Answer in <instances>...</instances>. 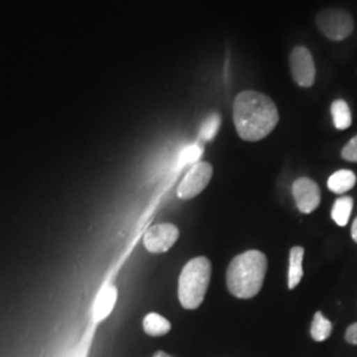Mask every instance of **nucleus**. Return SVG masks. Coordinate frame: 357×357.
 <instances>
[{
  "instance_id": "f8f14e48",
  "label": "nucleus",
  "mask_w": 357,
  "mask_h": 357,
  "mask_svg": "<svg viewBox=\"0 0 357 357\" xmlns=\"http://www.w3.org/2000/svg\"><path fill=\"white\" fill-rule=\"evenodd\" d=\"M143 330L150 336H165L171 331V323L160 314L150 312L143 319Z\"/></svg>"
},
{
  "instance_id": "f03ea898",
  "label": "nucleus",
  "mask_w": 357,
  "mask_h": 357,
  "mask_svg": "<svg viewBox=\"0 0 357 357\" xmlns=\"http://www.w3.org/2000/svg\"><path fill=\"white\" fill-rule=\"evenodd\" d=\"M268 271L266 255L249 250L231 259L227 271V284L231 295L238 299L255 298L261 291Z\"/></svg>"
},
{
  "instance_id": "aec40b11",
  "label": "nucleus",
  "mask_w": 357,
  "mask_h": 357,
  "mask_svg": "<svg viewBox=\"0 0 357 357\" xmlns=\"http://www.w3.org/2000/svg\"><path fill=\"white\" fill-rule=\"evenodd\" d=\"M351 236H352L354 241H355V243H357V217L356 218H355L354 224H352V228H351Z\"/></svg>"
},
{
  "instance_id": "6e6552de",
  "label": "nucleus",
  "mask_w": 357,
  "mask_h": 357,
  "mask_svg": "<svg viewBox=\"0 0 357 357\" xmlns=\"http://www.w3.org/2000/svg\"><path fill=\"white\" fill-rule=\"evenodd\" d=\"M293 196L296 208L306 215L312 213L319 206L321 200L319 185L308 178H301L294 181Z\"/></svg>"
},
{
  "instance_id": "dca6fc26",
  "label": "nucleus",
  "mask_w": 357,
  "mask_h": 357,
  "mask_svg": "<svg viewBox=\"0 0 357 357\" xmlns=\"http://www.w3.org/2000/svg\"><path fill=\"white\" fill-rule=\"evenodd\" d=\"M220 115L212 114L204 123L202 125V128L199 131V141L209 142L212 141L216 137L217 131L220 128Z\"/></svg>"
},
{
  "instance_id": "39448f33",
  "label": "nucleus",
  "mask_w": 357,
  "mask_h": 357,
  "mask_svg": "<svg viewBox=\"0 0 357 357\" xmlns=\"http://www.w3.org/2000/svg\"><path fill=\"white\" fill-rule=\"evenodd\" d=\"M213 175V168L206 162H197L190 168L178 184V196L183 200L193 199L204 191Z\"/></svg>"
},
{
  "instance_id": "a211bd4d",
  "label": "nucleus",
  "mask_w": 357,
  "mask_h": 357,
  "mask_svg": "<svg viewBox=\"0 0 357 357\" xmlns=\"http://www.w3.org/2000/svg\"><path fill=\"white\" fill-rule=\"evenodd\" d=\"M342 156L344 160L357 163V135L348 142L342 150Z\"/></svg>"
},
{
  "instance_id": "4468645a",
  "label": "nucleus",
  "mask_w": 357,
  "mask_h": 357,
  "mask_svg": "<svg viewBox=\"0 0 357 357\" xmlns=\"http://www.w3.org/2000/svg\"><path fill=\"white\" fill-rule=\"evenodd\" d=\"M333 125L337 130H347L352 125V114L348 103L343 100H336L331 105Z\"/></svg>"
},
{
  "instance_id": "20e7f679",
  "label": "nucleus",
  "mask_w": 357,
  "mask_h": 357,
  "mask_svg": "<svg viewBox=\"0 0 357 357\" xmlns=\"http://www.w3.org/2000/svg\"><path fill=\"white\" fill-rule=\"evenodd\" d=\"M317 26L320 32L332 41H342L354 31V19L344 10L327 8L318 13Z\"/></svg>"
},
{
  "instance_id": "0eeeda50",
  "label": "nucleus",
  "mask_w": 357,
  "mask_h": 357,
  "mask_svg": "<svg viewBox=\"0 0 357 357\" xmlns=\"http://www.w3.org/2000/svg\"><path fill=\"white\" fill-rule=\"evenodd\" d=\"M178 234V229L174 224H156L144 233L143 245L150 253L162 255L175 245Z\"/></svg>"
},
{
  "instance_id": "412c9836",
  "label": "nucleus",
  "mask_w": 357,
  "mask_h": 357,
  "mask_svg": "<svg viewBox=\"0 0 357 357\" xmlns=\"http://www.w3.org/2000/svg\"><path fill=\"white\" fill-rule=\"evenodd\" d=\"M153 357H172L169 356L168 354H166V352H163V351H158L155 355H153Z\"/></svg>"
},
{
  "instance_id": "7ed1b4c3",
  "label": "nucleus",
  "mask_w": 357,
  "mask_h": 357,
  "mask_svg": "<svg viewBox=\"0 0 357 357\" xmlns=\"http://www.w3.org/2000/svg\"><path fill=\"white\" fill-rule=\"evenodd\" d=\"M212 268L206 257L191 259L178 277V301L185 310H196L204 301L211 282Z\"/></svg>"
},
{
  "instance_id": "1a4fd4ad",
  "label": "nucleus",
  "mask_w": 357,
  "mask_h": 357,
  "mask_svg": "<svg viewBox=\"0 0 357 357\" xmlns=\"http://www.w3.org/2000/svg\"><path fill=\"white\" fill-rule=\"evenodd\" d=\"M118 299V290L113 284H106L98 291L93 305V319L102 321L114 310Z\"/></svg>"
},
{
  "instance_id": "f3484780",
  "label": "nucleus",
  "mask_w": 357,
  "mask_h": 357,
  "mask_svg": "<svg viewBox=\"0 0 357 357\" xmlns=\"http://www.w3.org/2000/svg\"><path fill=\"white\" fill-rule=\"evenodd\" d=\"M203 155V147L199 143H195L192 146H188L180 156L181 166H188V165H196Z\"/></svg>"
},
{
  "instance_id": "423d86ee",
  "label": "nucleus",
  "mask_w": 357,
  "mask_h": 357,
  "mask_svg": "<svg viewBox=\"0 0 357 357\" xmlns=\"http://www.w3.org/2000/svg\"><path fill=\"white\" fill-rule=\"evenodd\" d=\"M290 70L295 84L301 88H311L315 82L317 68L311 52L298 45L290 53Z\"/></svg>"
},
{
  "instance_id": "ddd939ff",
  "label": "nucleus",
  "mask_w": 357,
  "mask_h": 357,
  "mask_svg": "<svg viewBox=\"0 0 357 357\" xmlns=\"http://www.w3.org/2000/svg\"><path fill=\"white\" fill-rule=\"evenodd\" d=\"M354 209V199L351 196H342L339 197L332 206V220L339 225L345 227L349 221V217Z\"/></svg>"
},
{
  "instance_id": "9b49d317",
  "label": "nucleus",
  "mask_w": 357,
  "mask_h": 357,
  "mask_svg": "<svg viewBox=\"0 0 357 357\" xmlns=\"http://www.w3.org/2000/svg\"><path fill=\"white\" fill-rule=\"evenodd\" d=\"M303 255L302 246H294L290 250V268H289V289H295L303 278Z\"/></svg>"
},
{
  "instance_id": "f257e3e1",
  "label": "nucleus",
  "mask_w": 357,
  "mask_h": 357,
  "mask_svg": "<svg viewBox=\"0 0 357 357\" xmlns=\"http://www.w3.org/2000/svg\"><path fill=\"white\" fill-rule=\"evenodd\" d=\"M233 121L241 139L258 142L266 138L278 125L280 113L268 96L246 90L234 100Z\"/></svg>"
},
{
  "instance_id": "9d476101",
  "label": "nucleus",
  "mask_w": 357,
  "mask_h": 357,
  "mask_svg": "<svg viewBox=\"0 0 357 357\" xmlns=\"http://www.w3.org/2000/svg\"><path fill=\"white\" fill-rule=\"evenodd\" d=\"M356 184V175L351 169H339L333 172L327 181L330 191L336 195H343L351 191Z\"/></svg>"
},
{
  "instance_id": "2eb2a0df",
  "label": "nucleus",
  "mask_w": 357,
  "mask_h": 357,
  "mask_svg": "<svg viewBox=\"0 0 357 357\" xmlns=\"http://www.w3.org/2000/svg\"><path fill=\"white\" fill-rule=\"evenodd\" d=\"M332 333V323L320 311L315 312L311 324V336L315 342L327 340Z\"/></svg>"
},
{
  "instance_id": "6ab92c4d",
  "label": "nucleus",
  "mask_w": 357,
  "mask_h": 357,
  "mask_svg": "<svg viewBox=\"0 0 357 357\" xmlns=\"http://www.w3.org/2000/svg\"><path fill=\"white\" fill-rule=\"evenodd\" d=\"M345 340L349 344L357 345V323H354L352 326H349L345 331Z\"/></svg>"
}]
</instances>
